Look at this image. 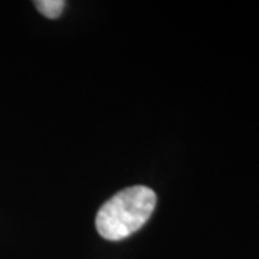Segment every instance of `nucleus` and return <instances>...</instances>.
<instances>
[{
  "label": "nucleus",
  "instance_id": "obj_1",
  "mask_svg": "<svg viewBox=\"0 0 259 259\" xmlns=\"http://www.w3.org/2000/svg\"><path fill=\"white\" fill-rule=\"evenodd\" d=\"M156 193L146 186L124 189L102 204L97 213V231L107 241H121L143 228L154 212Z\"/></svg>",
  "mask_w": 259,
  "mask_h": 259
},
{
  "label": "nucleus",
  "instance_id": "obj_2",
  "mask_svg": "<svg viewBox=\"0 0 259 259\" xmlns=\"http://www.w3.org/2000/svg\"><path fill=\"white\" fill-rule=\"evenodd\" d=\"M64 0H37L35 2L36 9L49 19H56L65 9Z\"/></svg>",
  "mask_w": 259,
  "mask_h": 259
}]
</instances>
